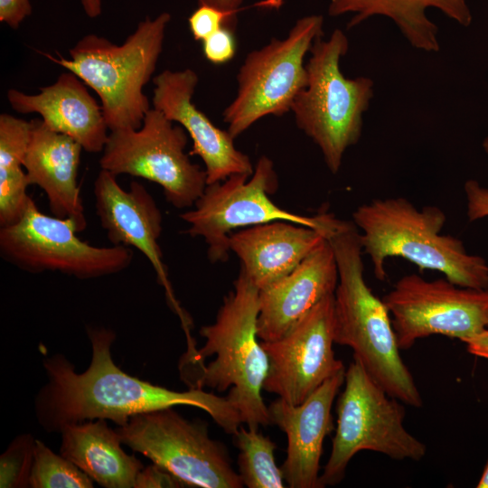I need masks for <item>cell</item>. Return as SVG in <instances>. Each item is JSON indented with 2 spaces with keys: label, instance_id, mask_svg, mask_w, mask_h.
Segmentation results:
<instances>
[{
  "label": "cell",
  "instance_id": "cell-1",
  "mask_svg": "<svg viewBox=\"0 0 488 488\" xmlns=\"http://www.w3.org/2000/svg\"><path fill=\"white\" fill-rule=\"evenodd\" d=\"M92 354L89 367L77 372L62 354L43 360L47 382L35 399L42 427L61 433L69 425L103 418L124 426L135 415L174 406H192L207 412L228 434L242 424L239 413L227 397L202 389L176 391L129 375L111 355L116 339L112 330L88 327Z\"/></svg>",
  "mask_w": 488,
  "mask_h": 488
},
{
  "label": "cell",
  "instance_id": "cell-2",
  "mask_svg": "<svg viewBox=\"0 0 488 488\" xmlns=\"http://www.w3.org/2000/svg\"><path fill=\"white\" fill-rule=\"evenodd\" d=\"M338 270L334 291V343L347 346L368 374L391 397L419 408L422 397L399 353L390 314L364 279L360 232L353 221L327 215L323 230Z\"/></svg>",
  "mask_w": 488,
  "mask_h": 488
},
{
  "label": "cell",
  "instance_id": "cell-3",
  "mask_svg": "<svg viewBox=\"0 0 488 488\" xmlns=\"http://www.w3.org/2000/svg\"><path fill=\"white\" fill-rule=\"evenodd\" d=\"M233 289L224 297L215 322L200 334L205 343L185 352L181 378L190 389L225 391L249 428L271 424L261 390L269 369L267 352L258 339L259 289L239 272Z\"/></svg>",
  "mask_w": 488,
  "mask_h": 488
},
{
  "label": "cell",
  "instance_id": "cell-4",
  "mask_svg": "<svg viewBox=\"0 0 488 488\" xmlns=\"http://www.w3.org/2000/svg\"><path fill=\"white\" fill-rule=\"evenodd\" d=\"M446 221L440 208L419 210L404 197L374 199L352 213L362 251L380 281L386 279V259L397 257L421 269L438 271L457 286L488 289L485 259L469 254L456 237L441 233Z\"/></svg>",
  "mask_w": 488,
  "mask_h": 488
},
{
  "label": "cell",
  "instance_id": "cell-5",
  "mask_svg": "<svg viewBox=\"0 0 488 488\" xmlns=\"http://www.w3.org/2000/svg\"><path fill=\"white\" fill-rule=\"evenodd\" d=\"M170 21L165 12L146 17L121 45L87 34L70 49V59L42 54L98 94L110 131L138 129L151 108L143 89L155 70Z\"/></svg>",
  "mask_w": 488,
  "mask_h": 488
},
{
  "label": "cell",
  "instance_id": "cell-6",
  "mask_svg": "<svg viewBox=\"0 0 488 488\" xmlns=\"http://www.w3.org/2000/svg\"><path fill=\"white\" fill-rule=\"evenodd\" d=\"M348 49L341 29L314 42L305 64L307 84L291 108L296 126L319 147L332 174L339 172L346 150L360 140L363 114L373 97L371 79L343 74L340 61Z\"/></svg>",
  "mask_w": 488,
  "mask_h": 488
},
{
  "label": "cell",
  "instance_id": "cell-7",
  "mask_svg": "<svg viewBox=\"0 0 488 488\" xmlns=\"http://www.w3.org/2000/svg\"><path fill=\"white\" fill-rule=\"evenodd\" d=\"M337 426L330 456L319 477L320 488L338 484L360 451L395 460H421L427 447L404 427L403 403L389 396L353 358L345 371L337 401Z\"/></svg>",
  "mask_w": 488,
  "mask_h": 488
},
{
  "label": "cell",
  "instance_id": "cell-8",
  "mask_svg": "<svg viewBox=\"0 0 488 488\" xmlns=\"http://www.w3.org/2000/svg\"><path fill=\"white\" fill-rule=\"evenodd\" d=\"M323 35L324 17L305 16L285 39L273 38L247 55L237 75V94L222 113L232 137L264 117L291 111L296 96L307 84L305 57Z\"/></svg>",
  "mask_w": 488,
  "mask_h": 488
},
{
  "label": "cell",
  "instance_id": "cell-9",
  "mask_svg": "<svg viewBox=\"0 0 488 488\" xmlns=\"http://www.w3.org/2000/svg\"><path fill=\"white\" fill-rule=\"evenodd\" d=\"M123 445L179 479L184 486L241 488L226 446L210 437L208 426L173 408L137 414L116 428Z\"/></svg>",
  "mask_w": 488,
  "mask_h": 488
},
{
  "label": "cell",
  "instance_id": "cell-10",
  "mask_svg": "<svg viewBox=\"0 0 488 488\" xmlns=\"http://www.w3.org/2000/svg\"><path fill=\"white\" fill-rule=\"evenodd\" d=\"M186 131L150 108L138 129L110 131L99 159L100 168L157 183L167 202L190 209L207 185L205 170L184 149Z\"/></svg>",
  "mask_w": 488,
  "mask_h": 488
},
{
  "label": "cell",
  "instance_id": "cell-11",
  "mask_svg": "<svg viewBox=\"0 0 488 488\" xmlns=\"http://www.w3.org/2000/svg\"><path fill=\"white\" fill-rule=\"evenodd\" d=\"M274 164L261 156L251 175L233 174L207 184L194 205L180 214L188 224L186 232L203 239L211 262L226 261L230 252L229 239L236 230L286 221L321 230L323 211L314 216L290 212L277 206L269 194L277 188Z\"/></svg>",
  "mask_w": 488,
  "mask_h": 488
},
{
  "label": "cell",
  "instance_id": "cell-12",
  "mask_svg": "<svg viewBox=\"0 0 488 488\" xmlns=\"http://www.w3.org/2000/svg\"><path fill=\"white\" fill-rule=\"evenodd\" d=\"M77 233L70 220L42 212L33 200L16 223L0 228V255L29 273L60 272L78 279L117 274L131 265V248L93 246Z\"/></svg>",
  "mask_w": 488,
  "mask_h": 488
},
{
  "label": "cell",
  "instance_id": "cell-13",
  "mask_svg": "<svg viewBox=\"0 0 488 488\" xmlns=\"http://www.w3.org/2000/svg\"><path fill=\"white\" fill-rule=\"evenodd\" d=\"M400 350L434 334L465 343L487 328L488 289L457 286L447 278L400 277L383 297Z\"/></svg>",
  "mask_w": 488,
  "mask_h": 488
},
{
  "label": "cell",
  "instance_id": "cell-14",
  "mask_svg": "<svg viewBox=\"0 0 488 488\" xmlns=\"http://www.w3.org/2000/svg\"><path fill=\"white\" fill-rule=\"evenodd\" d=\"M334 293L318 302L284 336L260 342L269 361L263 389L298 405L343 370L334 355Z\"/></svg>",
  "mask_w": 488,
  "mask_h": 488
},
{
  "label": "cell",
  "instance_id": "cell-15",
  "mask_svg": "<svg viewBox=\"0 0 488 488\" xmlns=\"http://www.w3.org/2000/svg\"><path fill=\"white\" fill-rule=\"evenodd\" d=\"M94 196L97 216L110 243L134 248L148 259L185 333H190L191 319L174 296L163 261L158 243L163 217L152 195L136 181L131 182L128 191L124 190L117 175L101 169L94 182Z\"/></svg>",
  "mask_w": 488,
  "mask_h": 488
},
{
  "label": "cell",
  "instance_id": "cell-16",
  "mask_svg": "<svg viewBox=\"0 0 488 488\" xmlns=\"http://www.w3.org/2000/svg\"><path fill=\"white\" fill-rule=\"evenodd\" d=\"M198 75L191 69L165 70L153 79L154 108L169 120L177 122L192 140L189 155L202 160L207 184L224 181L233 174L251 175L249 157L237 149L234 137L216 127L192 102Z\"/></svg>",
  "mask_w": 488,
  "mask_h": 488
},
{
  "label": "cell",
  "instance_id": "cell-17",
  "mask_svg": "<svg viewBox=\"0 0 488 488\" xmlns=\"http://www.w3.org/2000/svg\"><path fill=\"white\" fill-rule=\"evenodd\" d=\"M345 371L343 368L328 378L298 405L278 398L267 407L271 424L287 437L286 457L281 469L290 488H320L323 445L333 430L332 406L344 383Z\"/></svg>",
  "mask_w": 488,
  "mask_h": 488
},
{
  "label": "cell",
  "instance_id": "cell-18",
  "mask_svg": "<svg viewBox=\"0 0 488 488\" xmlns=\"http://www.w3.org/2000/svg\"><path fill=\"white\" fill-rule=\"evenodd\" d=\"M338 270L324 239L294 270L259 290L258 336L262 342L284 336L318 302L333 294Z\"/></svg>",
  "mask_w": 488,
  "mask_h": 488
},
{
  "label": "cell",
  "instance_id": "cell-19",
  "mask_svg": "<svg viewBox=\"0 0 488 488\" xmlns=\"http://www.w3.org/2000/svg\"><path fill=\"white\" fill-rule=\"evenodd\" d=\"M23 165L30 185L45 193L53 216L70 220L78 233L87 227L80 195L78 171L82 146L70 136L51 129L42 119L30 121Z\"/></svg>",
  "mask_w": 488,
  "mask_h": 488
},
{
  "label": "cell",
  "instance_id": "cell-20",
  "mask_svg": "<svg viewBox=\"0 0 488 488\" xmlns=\"http://www.w3.org/2000/svg\"><path fill=\"white\" fill-rule=\"evenodd\" d=\"M74 73H61L52 85L29 95L10 89L7 99L12 108L22 114L37 113L52 130L73 138L89 153L103 151L108 126L101 106Z\"/></svg>",
  "mask_w": 488,
  "mask_h": 488
},
{
  "label": "cell",
  "instance_id": "cell-21",
  "mask_svg": "<svg viewBox=\"0 0 488 488\" xmlns=\"http://www.w3.org/2000/svg\"><path fill=\"white\" fill-rule=\"evenodd\" d=\"M324 239L318 229L275 221L234 231L229 247L260 290L294 270Z\"/></svg>",
  "mask_w": 488,
  "mask_h": 488
},
{
  "label": "cell",
  "instance_id": "cell-22",
  "mask_svg": "<svg viewBox=\"0 0 488 488\" xmlns=\"http://www.w3.org/2000/svg\"><path fill=\"white\" fill-rule=\"evenodd\" d=\"M60 454L105 488H135L144 465L127 454L116 429L99 418L66 426Z\"/></svg>",
  "mask_w": 488,
  "mask_h": 488
},
{
  "label": "cell",
  "instance_id": "cell-23",
  "mask_svg": "<svg viewBox=\"0 0 488 488\" xmlns=\"http://www.w3.org/2000/svg\"><path fill=\"white\" fill-rule=\"evenodd\" d=\"M428 8L441 11L463 26L472 23V14L465 0H330L328 14L334 17L353 13L347 23L348 29L372 16L388 17L412 47L436 52L440 49L438 29L426 14Z\"/></svg>",
  "mask_w": 488,
  "mask_h": 488
},
{
  "label": "cell",
  "instance_id": "cell-24",
  "mask_svg": "<svg viewBox=\"0 0 488 488\" xmlns=\"http://www.w3.org/2000/svg\"><path fill=\"white\" fill-rule=\"evenodd\" d=\"M30 128V121L0 115V228L17 222L33 202L23 165Z\"/></svg>",
  "mask_w": 488,
  "mask_h": 488
},
{
  "label": "cell",
  "instance_id": "cell-25",
  "mask_svg": "<svg viewBox=\"0 0 488 488\" xmlns=\"http://www.w3.org/2000/svg\"><path fill=\"white\" fill-rule=\"evenodd\" d=\"M238 456L239 474L248 488H283L281 467L275 461L276 444L259 430L241 425L233 434Z\"/></svg>",
  "mask_w": 488,
  "mask_h": 488
},
{
  "label": "cell",
  "instance_id": "cell-26",
  "mask_svg": "<svg viewBox=\"0 0 488 488\" xmlns=\"http://www.w3.org/2000/svg\"><path fill=\"white\" fill-rule=\"evenodd\" d=\"M94 481L76 465L36 439L30 476L32 488H92Z\"/></svg>",
  "mask_w": 488,
  "mask_h": 488
},
{
  "label": "cell",
  "instance_id": "cell-27",
  "mask_svg": "<svg viewBox=\"0 0 488 488\" xmlns=\"http://www.w3.org/2000/svg\"><path fill=\"white\" fill-rule=\"evenodd\" d=\"M36 439L30 433L17 436L0 456V487H30Z\"/></svg>",
  "mask_w": 488,
  "mask_h": 488
},
{
  "label": "cell",
  "instance_id": "cell-28",
  "mask_svg": "<svg viewBox=\"0 0 488 488\" xmlns=\"http://www.w3.org/2000/svg\"><path fill=\"white\" fill-rule=\"evenodd\" d=\"M238 12L239 11H226L209 5H199L188 18L193 39L202 42L224 26L235 30Z\"/></svg>",
  "mask_w": 488,
  "mask_h": 488
},
{
  "label": "cell",
  "instance_id": "cell-29",
  "mask_svg": "<svg viewBox=\"0 0 488 488\" xmlns=\"http://www.w3.org/2000/svg\"><path fill=\"white\" fill-rule=\"evenodd\" d=\"M235 30L222 27L202 41V52L212 64L221 65L230 61L237 52Z\"/></svg>",
  "mask_w": 488,
  "mask_h": 488
},
{
  "label": "cell",
  "instance_id": "cell-30",
  "mask_svg": "<svg viewBox=\"0 0 488 488\" xmlns=\"http://www.w3.org/2000/svg\"><path fill=\"white\" fill-rule=\"evenodd\" d=\"M464 190L468 220L474 221L488 217V188L471 179L465 182Z\"/></svg>",
  "mask_w": 488,
  "mask_h": 488
},
{
  "label": "cell",
  "instance_id": "cell-31",
  "mask_svg": "<svg viewBox=\"0 0 488 488\" xmlns=\"http://www.w3.org/2000/svg\"><path fill=\"white\" fill-rule=\"evenodd\" d=\"M184 487V484L168 471L157 465L144 467L138 474L135 488Z\"/></svg>",
  "mask_w": 488,
  "mask_h": 488
},
{
  "label": "cell",
  "instance_id": "cell-32",
  "mask_svg": "<svg viewBox=\"0 0 488 488\" xmlns=\"http://www.w3.org/2000/svg\"><path fill=\"white\" fill-rule=\"evenodd\" d=\"M33 12L30 0H0V21L13 29Z\"/></svg>",
  "mask_w": 488,
  "mask_h": 488
},
{
  "label": "cell",
  "instance_id": "cell-33",
  "mask_svg": "<svg viewBox=\"0 0 488 488\" xmlns=\"http://www.w3.org/2000/svg\"><path fill=\"white\" fill-rule=\"evenodd\" d=\"M465 343L470 353L488 360V328L467 340Z\"/></svg>",
  "mask_w": 488,
  "mask_h": 488
},
{
  "label": "cell",
  "instance_id": "cell-34",
  "mask_svg": "<svg viewBox=\"0 0 488 488\" xmlns=\"http://www.w3.org/2000/svg\"><path fill=\"white\" fill-rule=\"evenodd\" d=\"M199 5H209L226 11H240L244 0H197Z\"/></svg>",
  "mask_w": 488,
  "mask_h": 488
},
{
  "label": "cell",
  "instance_id": "cell-35",
  "mask_svg": "<svg viewBox=\"0 0 488 488\" xmlns=\"http://www.w3.org/2000/svg\"><path fill=\"white\" fill-rule=\"evenodd\" d=\"M86 14L90 18H96L101 14V0H80Z\"/></svg>",
  "mask_w": 488,
  "mask_h": 488
},
{
  "label": "cell",
  "instance_id": "cell-36",
  "mask_svg": "<svg viewBox=\"0 0 488 488\" xmlns=\"http://www.w3.org/2000/svg\"><path fill=\"white\" fill-rule=\"evenodd\" d=\"M477 488H488V462L477 483Z\"/></svg>",
  "mask_w": 488,
  "mask_h": 488
},
{
  "label": "cell",
  "instance_id": "cell-37",
  "mask_svg": "<svg viewBox=\"0 0 488 488\" xmlns=\"http://www.w3.org/2000/svg\"><path fill=\"white\" fill-rule=\"evenodd\" d=\"M483 147L485 153L488 155V136L483 142Z\"/></svg>",
  "mask_w": 488,
  "mask_h": 488
},
{
  "label": "cell",
  "instance_id": "cell-38",
  "mask_svg": "<svg viewBox=\"0 0 488 488\" xmlns=\"http://www.w3.org/2000/svg\"><path fill=\"white\" fill-rule=\"evenodd\" d=\"M486 325H487V328H488V311H487Z\"/></svg>",
  "mask_w": 488,
  "mask_h": 488
}]
</instances>
